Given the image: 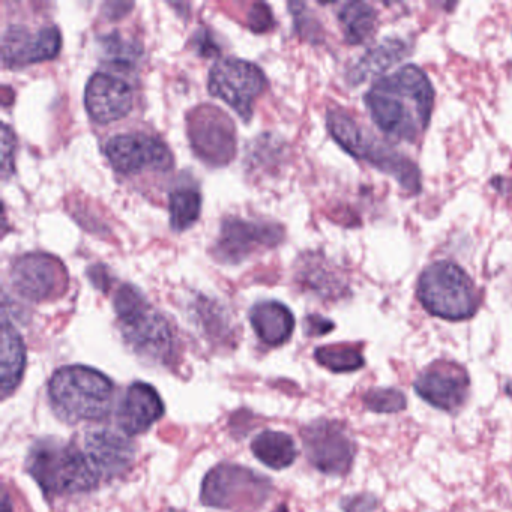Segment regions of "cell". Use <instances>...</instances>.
<instances>
[{"instance_id": "cell-1", "label": "cell", "mask_w": 512, "mask_h": 512, "mask_svg": "<svg viewBox=\"0 0 512 512\" xmlns=\"http://www.w3.org/2000/svg\"><path fill=\"white\" fill-rule=\"evenodd\" d=\"M434 91L421 68L406 65L382 77L365 95L374 124L398 140L415 142L425 133L433 112Z\"/></svg>"}, {"instance_id": "cell-2", "label": "cell", "mask_w": 512, "mask_h": 512, "mask_svg": "<svg viewBox=\"0 0 512 512\" xmlns=\"http://www.w3.org/2000/svg\"><path fill=\"white\" fill-rule=\"evenodd\" d=\"M49 395L58 415L67 421H97L112 409L115 386L95 368L70 365L53 374Z\"/></svg>"}, {"instance_id": "cell-3", "label": "cell", "mask_w": 512, "mask_h": 512, "mask_svg": "<svg viewBox=\"0 0 512 512\" xmlns=\"http://www.w3.org/2000/svg\"><path fill=\"white\" fill-rule=\"evenodd\" d=\"M26 469L47 496L86 493L100 484L79 446L40 440L29 451Z\"/></svg>"}, {"instance_id": "cell-4", "label": "cell", "mask_w": 512, "mask_h": 512, "mask_svg": "<svg viewBox=\"0 0 512 512\" xmlns=\"http://www.w3.org/2000/svg\"><path fill=\"white\" fill-rule=\"evenodd\" d=\"M121 331L134 352L167 364L175 353V340L167 320L146 301L143 293L125 284L115 295Z\"/></svg>"}, {"instance_id": "cell-5", "label": "cell", "mask_w": 512, "mask_h": 512, "mask_svg": "<svg viewBox=\"0 0 512 512\" xmlns=\"http://www.w3.org/2000/svg\"><path fill=\"white\" fill-rule=\"evenodd\" d=\"M328 128L335 142L358 160H365L382 172L391 175L407 193H418L421 176L412 161L380 143L376 137L362 130L343 110H329Z\"/></svg>"}, {"instance_id": "cell-6", "label": "cell", "mask_w": 512, "mask_h": 512, "mask_svg": "<svg viewBox=\"0 0 512 512\" xmlns=\"http://www.w3.org/2000/svg\"><path fill=\"white\" fill-rule=\"evenodd\" d=\"M418 299L431 316L440 319H470L478 310L479 299L469 275L455 263H433L418 281Z\"/></svg>"}, {"instance_id": "cell-7", "label": "cell", "mask_w": 512, "mask_h": 512, "mask_svg": "<svg viewBox=\"0 0 512 512\" xmlns=\"http://www.w3.org/2000/svg\"><path fill=\"white\" fill-rule=\"evenodd\" d=\"M271 481L236 464H220L206 475L202 502L235 512L259 508L271 493Z\"/></svg>"}, {"instance_id": "cell-8", "label": "cell", "mask_w": 512, "mask_h": 512, "mask_svg": "<svg viewBox=\"0 0 512 512\" xmlns=\"http://www.w3.org/2000/svg\"><path fill=\"white\" fill-rule=\"evenodd\" d=\"M266 77L257 65L242 59H224L212 67L209 92L232 107L245 122L253 116V104L265 91Z\"/></svg>"}, {"instance_id": "cell-9", "label": "cell", "mask_w": 512, "mask_h": 512, "mask_svg": "<svg viewBox=\"0 0 512 512\" xmlns=\"http://www.w3.org/2000/svg\"><path fill=\"white\" fill-rule=\"evenodd\" d=\"M188 137L197 157L211 166H224L236 154V130L232 119L218 107L206 104L188 115Z\"/></svg>"}, {"instance_id": "cell-10", "label": "cell", "mask_w": 512, "mask_h": 512, "mask_svg": "<svg viewBox=\"0 0 512 512\" xmlns=\"http://www.w3.org/2000/svg\"><path fill=\"white\" fill-rule=\"evenodd\" d=\"M305 454L326 475H346L355 458V443L340 422L319 419L302 431Z\"/></svg>"}, {"instance_id": "cell-11", "label": "cell", "mask_w": 512, "mask_h": 512, "mask_svg": "<svg viewBox=\"0 0 512 512\" xmlns=\"http://www.w3.org/2000/svg\"><path fill=\"white\" fill-rule=\"evenodd\" d=\"M106 155L113 169L124 175H136L145 170L167 172L175 163L166 143L148 134L113 137L107 143Z\"/></svg>"}, {"instance_id": "cell-12", "label": "cell", "mask_w": 512, "mask_h": 512, "mask_svg": "<svg viewBox=\"0 0 512 512\" xmlns=\"http://www.w3.org/2000/svg\"><path fill=\"white\" fill-rule=\"evenodd\" d=\"M283 229L277 224L227 218L215 244V257L220 262L238 265L260 248L280 244Z\"/></svg>"}, {"instance_id": "cell-13", "label": "cell", "mask_w": 512, "mask_h": 512, "mask_svg": "<svg viewBox=\"0 0 512 512\" xmlns=\"http://www.w3.org/2000/svg\"><path fill=\"white\" fill-rule=\"evenodd\" d=\"M413 388L431 406L455 412L469 395V374L457 362L437 361L419 374Z\"/></svg>"}, {"instance_id": "cell-14", "label": "cell", "mask_w": 512, "mask_h": 512, "mask_svg": "<svg viewBox=\"0 0 512 512\" xmlns=\"http://www.w3.org/2000/svg\"><path fill=\"white\" fill-rule=\"evenodd\" d=\"M67 281L64 266L44 253L25 254L11 268L14 289L31 301L41 302L59 293Z\"/></svg>"}, {"instance_id": "cell-15", "label": "cell", "mask_w": 512, "mask_h": 512, "mask_svg": "<svg viewBox=\"0 0 512 512\" xmlns=\"http://www.w3.org/2000/svg\"><path fill=\"white\" fill-rule=\"evenodd\" d=\"M80 449L100 481L124 475L134 461V445L112 430H91L83 434Z\"/></svg>"}, {"instance_id": "cell-16", "label": "cell", "mask_w": 512, "mask_h": 512, "mask_svg": "<svg viewBox=\"0 0 512 512\" xmlns=\"http://www.w3.org/2000/svg\"><path fill=\"white\" fill-rule=\"evenodd\" d=\"M61 46V32L56 26L41 29L34 35L22 26H11L2 40V61L5 67H28L56 58Z\"/></svg>"}, {"instance_id": "cell-17", "label": "cell", "mask_w": 512, "mask_h": 512, "mask_svg": "<svg viewBox=\"0 0 512 512\" xmlns=\"http://www.w3.org/2000/svg\"><path fill=\"white\" fill-rule=\"evenodd\" d=\"M85 106L95 122L110 124L125 118L131 112L133 91L130 85L119 77L97 73L86 85Z\"/></svg>"}, {"instance_id": "cell-18", "label": "cell", "mask_w": 512, "mask_h": 512, "mask_svg": "<svg viewBox=\"0 0 512 512\" xmlns=\"http://www.w3.org/2000/svg\"><path fill=\"white\" fill-rule=\"evenodd\" d=\"M164 404L148 383L136 382L127 389L119 407L118 421L130 436L145 433L163 416Z\"/></svg>"}, {"instance_id": "cell-19", "label": "cell", "mask_w": 512, "mask_h": 512, "mask_svg": "<svg viewBox=\"0 0 512 512\" xmlns=\"http://www.w3.org/2000/svg\"><path fill=\"white\" fill-rule=\"evenodd\" d=\"M250 320L257 337L269 346L286 343L295 329L292 311L277 301L259 302L254 305Z\"/></svg>"}, {"instance_id": "cell-20", "label": "cell", "mask_w": 512, "mask_h": 512, "mask_svg": "<svg viewBox=\"0 0 512 512\" xmlns=\"http://www.w3.org/2000/svg\"><path fill=\"white\" fill-rule=\"evenodd\" d=\"M26 368V346L13 323L2 322V397L7 398L19 388Z\"/></svg>"}, {"instance_id": "cell-21", "label": "cell", "mask_w": 512, "mask_h": 512, "mask_svg": "<svg viewBox=\"0 0 512 512\" xmlns=\"http://www.w3.org/2000/svg\"><path fill=\"white\" fill-rule=\"evenodd\" d=\"M253 454L271 469L281 470L292 466L298 449L289 434L281 431H263L251 443Z\"/></svg>"}, {"instance_id": "cell-22", "label": "cell", "mask_w": 512, "mask_h": 512, "mask_svg": "<svg viewBox=\"0 0 512 512\" xmlns=\"http://www.w3.org/2000/svg\"><path fill=\"white\" fill-rule=\"evenodd\" d=\"M406 55V46L400 40H386L374 47L359 62L352 73V82L361 83L370 76L383 73L392 65L397 64Z\"/></svg>"}, {"instance_id": "cell-23", "label": "cell", "mask_w": 512, "mask_h": 512, "mask_svg": "<svg viewBox=\"0 0 512 512\" xmlns=\"http://www.w3.org/2000/svg\"><path fill=\"white\" fill-rule=\"evenodd\" d=\"M344 37L349 44H362L373 34L377 14L371 5L364 2H350L338 14Z\"/></svg>"}, {"instance_id": "cell-24", "label": "cell", "mask_w": 512, "mask_h": 512, "mask_svg": "<svg viewBox=\"0 0 512 512\" xmlns=\"http://www.w3.org/2000/svg\"><path fill=\"white\" fill-rule=\"evenodd\" d=\"M202 196L193 188H179L170 194V224L176 232L190 229L200 217Z\"/></svg>"}, {"instance_id": "cell-25", "label": "cell", "mask_w": 512, "mask_h": 512, "mask_svg": "<svg viewBox=\"0 0 512 512\" xmlns=\"http://www.w3.org/2000/svg\"><path fill=\"white\" fill-rule=\"evenodd\" d=\"M316 361L328 370L334 373H349V371H356L364 367L365 361L362 358L361 352L353 346H337L319 347L314 352Z\"/></svg>"}, {"instance_id": "cell-26", "label": "cell", "mask_w": 512, "mask_h": 512, "mask_svg": "<svg viewBox=\"0 0 512 512\" xmlns=\"http://www.w3.org/2000/svg\"><path fill=\"white\" fill-rule=\"evenodd\" d=\"M364 403L371 412L397 413L406 409V397L395 388L370 389L364 395Z\"/></svg>"}, {"instance_id": "cell-27", "label": "cell", "mask_w": 512, "mask_h": 512, "mask_svg": "<svg viewBox=\"0 0 512 512\" xmlns=\"http://www.w3.org/2000/svg\"><path fill=\"white\" fill-rule=\"evenodd\" d=\"M103 49L109 62L119 65V67H133L137 59L142 55L140 47L134 46V43H131V41H125L116 32L104 38Z\"/></svg>"}, {"instance_id": "cell-28", "label": "cell", "mask_w": 512, "mask_h": 512, "mask_svg": "<svg viewBox=\"0 0 512 512\" xmlns=\"http://www.w3.org/2000/svg\"><path fill=\"white\" fill-rule=\"evenodd\" d=\"M16 148V134L7 124L2 125V175L5 179L14 173Z\"/></svg>"}, {"instance_id": "cell-29", "label": "cell", "mask_w": 512, "mask_h": 512, "mask_svg": "<svg viewBox=\"0 0 512 512\" xmlns=\"http://www.w3.org/2000/svg\"><path fill=\"white\" fill-rule=\"evenodd\" d=\"M248 25L256 34L271 31L274 28V17H272L271 8L266 4H254L248 13Z\"/></svg>"}, {"instance_id": "cell-30", "label": "cell", "mask_w": 512, "mask_h": 512, "mask_svg": "<svg viewBox=\"0 0 512 512\" xmlns=\"http://www.w3.org/2000/svg\"><path fill=\"white\" fill-rule=\"evenodd\" d=\"M332 328H334V323L320 316H310L305 320V331H307L308 335L326 334Z\"/></svg>"}, {"instance_id": "cell-31", "label": "cell", "mask_w": 512, "mask_h": 512, "mask_svg": "<svg viewBox=\"0 0 512 512\" xmlns=\"http://www.w3.org/2000/svg\"><path fill=\"white\" fill-rule=\"evenodd\" d=\"M133 8L134 4H131V2H109V4L104 5V13L109 19L118 20L127 16Z\"/></svg>"}, {"instance_id": "cell-32", "label": "cell", "mask_w": 512, "mask_h": 512, "mask_svg": "<svg viewBox=\"0 0 512 512\" xmlns=\"http://www.w3.org/2000/svg\"><path fill=\"white\" fill-rule=\"evenodd\" d=\"M196 46L200 50L203 56H212L218 53V47L212 43L211 37L208 32L200 31L196 34Z\"/></svg>"}, {"instance_id": "cell-33", "label": "cell", "mask_w": 512, "mask_h": 512, "mask_svg": "<svg viewBox=\"0 0 512 512\" xmlns=\"http://www.w3.org/2000/svg\"><path fill=\"white\" fill-rule=\"evenodd\" d=\"M2 512H13V505H11L10 496L5 488L4 494H2Z\"/></svg>"}, {"instance_id": "cell-34", "label": "cell", "mask_w": 512, "mask_h": 512, "mask_svg": "<svg viewBox=\"0 0 512 512\" xmlns=\"http://www.w3.org/2000/svg\"><path fill=\"white\" fill-rule=\"evenodd\" d=\"M274 512H287V508L284 505H281L280 508L275 509Z\"/></svg>"}]
</instances>
